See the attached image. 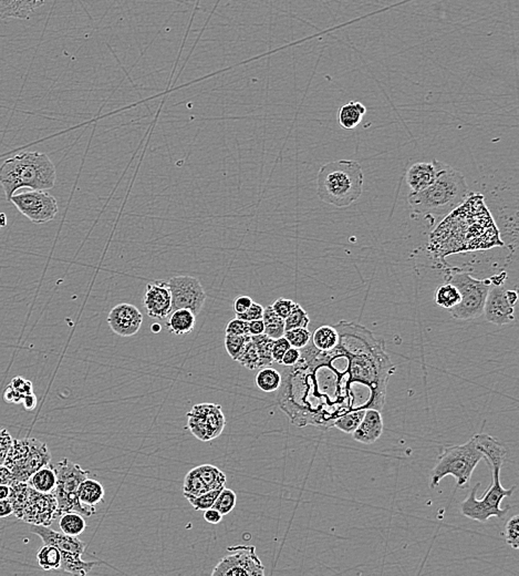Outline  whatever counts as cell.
<instances>
[{
    "label": "cell",
    "instance_id": "obj_37",
    "mask_svg": "<svg viewBox=\"0 0 519 576\" xmlns=\"http://www.w3.org/2000/svg\"><path fill=\"white\" fill-rule=\"evenodd\" d=\"M252 343L257 348L258 354L260 358V369L269 367L274 362L272 356V343L274 339L270 338L266 334L256 335V336H250Z\"/></svg>",
    "mask_w": 519,
    "mask_h": 576
},
{
    "label": "cell",
    "instance_id": "obj_39",
    "mask_svg": "<svg viewBox=\"0 0 519 576\" xmlns=\"http://www.w3.org/2000/svg\"><path fill=\"white\" fill-rule=\"evenodd\" d=\"M236 362H240L242 366L246 367L250 370L260 369V354H258L257 348L255 346L250 337L246 341V344H245L244 348H242V353H240Z\"/></svg>",
    "mask_w": 519,
    "mask_h": 576
},
{
    "label": "cell",
    "instance_id": "obj_23",
    "mask_svg": "<svg viewBox=\"0 0 519 576\" xmlns=\"http://www.w3.org/2000/svg\"><path fill=\"white\" fill-rule=\"evenodd\" d=\"M165 319L167 331L175 336L191 334L196 325V315L186 309H175Z\"/></svg>",
    "mask_w": 519,
    "mask_h": 576
},
{
    "label": "cell",
    "instance_id": "obj_59",
    "mask_svg": "<svg viewBox=\"0 0 519 576\" xmlns=\"http://www.w3.org/2000/svg\"><path fill=\"white\" fill-rule=\"evenodd\" d=\"M11 494V487L9 485H0V500H6Z\"/></svg>",
    "mask_w": 519,
    "mask_h": 576
},
{
    "label": "cell",
    "instance_id": "obj_51",
    "mask_svg": "<svg viewBox=\"0 0 519 576\" xmlns=\"http://www.w3.org/2000/svg\"><path fill=\"white\" fill-rule=\"evenodd\" d=\"M300 358V349L295 348V347H290L287 352L285 353L281 359V364L284 366H294Z\"/></svg>",
    "mask_w": 519,
    "mask_h": 576
},
{
    "label": "cell",
    "instance_id": "obj_10",
    "mask_svg": "<svg viewBox=\"0 0 519 576\" xmlns=\"http://www.w3.org/2000/svg\"><path fill=\"white\" fill-rule=\"evenodd\" d=\"M226 419L222 407L217 404H195L187 412V428L203 443L216 439L224 431Z\"/></svg>",
    "mask_w": 519,
    "mask_h": 576
},
{
    "label": "cell",
    "instance_id": "obj_2",
    "mask_svg": "<svg viewBox=\"0 0 519 576\" xmlns=\"http://www.w3.org/2000/svg\"><path fill=\"white\" fill-rule=\"evenodd\" d=\"M469 195L464 175L441 162L435 181L421 192L410 193L408 201L416 214L439 220L464 204Z\"/></svg>",
    "mask_w": 519,
    "mask_h": 576
},
{
    "label": "cell",
    "instance_id": "obj_41",
    "mask_svg": "<svg viewBox=\"0 0 519 576\" xmlns=\"http://www.w3.org/2000/svg\"><path fill=\"white\" fill-rule=\"evenodd\" d=\"M311 323V319L308 316L307 311L296 303L293 311H290L287 319H285V329L293 328H308V325Z\"/></svg>",
    "mask_w": 519,
    "mask_h": 576
},
{
    "label": "cell",
    "instance_id": "obj_3",
    "mask_svg": "<svg viewBox=\"0 0 519 576\" xmlns=\"http://www.w3.org/2000/svg\"><path fill=\"white\" fill-rule=\"evenodd\" d=\"M56 181V167L50 157L41 152H23L0 165V184L7 201H11V196L23 187L51 190Z\"/></svg>",
    "mask_w": 519,
    "mask_h": 576
},
{
    "label": "cell",
    "instance_id": "obj_55",
    "mask_svg": "<svg viewBox=\"0 0 519 576\" xmlns=\"http://www.w3.org/2000/svg\"><path fill=\"white\" fill-rule=\"evenodd\" d=\"M15 481L13 473L5 465H0V485H11Z\"/></svg>",
    "mask_w": 519,
    "mask_h": 576
},
{
    "label": "cell",
    "instance_id": "obj_50",
    "mask_svg": "<svg viewBox=\"0 0 519 576\" xmlns=\"http://www.w3.org/2000/svg\"><path fill=\"white\" fill-rule=\"evenodd\" d=\"M262 315H264V307L260 304L252 301L247 311H244L242 314H238L236 317L242 319V321H256V319H262Z\"/></svg>",
    "mask_w": 519,
    "mask_h": 576
},
{
    "label": "cell",
    "instance_id": "obj_11",
    "mask_svg": "<svg viewBox=\"0 0 519 576\" xmlns=\"http://www.w3.org/2000/svg\"><path fill=\"white\" fill-rule=\"evenodd\" d=\"M230 554L224 556L213 570V576H264L265 567L252 545L228 548Z\"/></svg>",
    "mask_w": 519,
    "mask_h": 576
},
{
    "label": "cell",
    "instance_id": "obj_56",
    "mask_svg": "<svg viewBox=\"0 0 519 576\" xmlns=\"http://www.w3.org/2000/svg\"><path fill=\"white\" fill-rule=\"evenodd\" d=\"M11 514H13V509L9 499L0 500V519L8 518Z\"/></svg>",
    "mask_w": 519,
    "mask_h": 576
},
{
    "label": "cell",
    "instance_id": "obj_62",
    "mask_svg": "<svg viewBox=\"0 0 519 576\" xmlns=\"http://www.w3.org/2000/svg\"><path fill=\"white\" fill-rule=\"evenodd\" d=\"M0 230H1V228H0Z\"/></svg>",
    "mask_w": 519,
    "mask_h": 576
},
{
    "label": "cell",
    "instance_id": "obj_30",
    "mask_svg": "<svg viewBox=\"0 0 519 576\" xmlns=\"http://www.w3.org/2000/svg\"><path fill=\"white\" fill-rule=\"evenodd\" d=\"M339 334L338 331L335 329V326H321L316 329L313 335H311V343L316 348L319 350H330L335 348L338 344Z\"/></svg>",
    "mask_w": 519,
    "mask_h": 576
},
{
    "label": "cell",
    "instance_id": "obj_27",
    "mask_svg": "<svg viewBox=\"0 0 519 576\" xmlns=\"http://www.w3.org/2000/svg\"><path fill=\"white\" fill-rule=\"evenodd\" d=\"M516 487H512L510 489L503 488L502 483H501V472H491V483L487 489L486 492L483 494L481 500L486 502L489 506L493 508H501V503L503 499L508 498L514 494Z\"/></svg>",
    "mask_w": 519,
    "mask_h": 576
},
{
    "label": "cell",
    "instance_id": "obj_16",
    "mask_svg": "<svg viewBox=\"0 0 519 576\" xmlns=\"http://www.w3.org/2000/svg\"><path fill=\"white\" fill-rule=\"evenodd\" d=\"M506 289L502 285H491L484 305L487 321L503 326L515 321V309L506 299Z\"/></svg>",
    "mask_w": 519,
    "mask_h": 576
},
{
    "label": "cell",
    "instance_id": "obj_48",
    "mask_svg": "<svg viewBox=\"0 0 519 576\" xmlns=\"http://www.w3.org/2000/svg\"><path fill=\"white\" fill-rule=\"evenodd\" d=\"M295 304L296 301H291V299H278L270 306H272V309L277 314L278 316L286 319L288 315H289L290 311H293Z\"/></svg>",
    "mask_w": 519,
    "mask_h": 576
},
{
    "label": "cell",
    "instance_id": "obj_36",
    "mask_svg": "<svg viewBox=\"0 0 519 576\" xmlns=\"http://www.w3.org/2000/svg\"><path fill=\"white\" fill-rule=\"evenodd\" d=\"M434 297L437 305L449 311L461 301V294L457 291V288L447 282L437 287Z\"/></svg>",
    "mask_w": 519,
    "mask_h": 576
},
{
    "label": "cell",
    "instance_id": "obj_54",
    "mask_svg": "<svg viewBox=\"0 0 519 576\" xmlns=\"http://www.w3.org/2000/svg\"><path fill=\"white\" fill-rule=\"evenodd\" d=\"M204 519L211 524H218L222 521L223 516L216 509L211 508L204 511Z\"/></svg>",
    "mask_w": 519,
    "mask_h": 576
},
{
    "label": "cell",
    "instance_id": "obj_1",
    "mask_svg": "<svg viewBox=\"0 0 519 576\" xmlns=\"http://www.w3.org/2000/svg\"><path fill=\"white\" fill-rule=\"evenodd\" d=\"M339 341L319 350L311 339L294 366L282 370L277 404L297 427L325 430L341 416L384 407L386 386L396 372L384 339L362 325L341 321Z\"/></svg>",
    "mask_w": 519,
    "mask_h": 576
},
{
    "label": "cell",
    "instance_id": "obj_20",
    "mask_svg": "<svg viewBox=\"0 0 519 576\" xmlns=\"http://www.w3.org/2000/svg\"><path fill=\"white\" fill-rule=\"evenodd\" d=\"M475 443L479 448L483 459L486 461L487 465L493 471H502L503 465L506 461L507 450L496 438L486 435V433H479L474 436Z\"/></svg>",
    "mask_w": 519,
    "mask_h": 576
},
{
    "label": "cell",
    "instance_id": "obj_60",
    "mask_svg": "<svg viewBox=\"0 0 519 576\" xmlns=\"http://www.w3.org/2000/svg\"><path fill=\"white\" fill-rule=\"evenodd\" d=\"M7 222V216H6L5 213H0V228H5Z\"/></svg>",
    "mask_w": 519,
    "mask_h": 576
},
{
    "label": "cell",
    "instance_id": "obj_29",
    "mask_svg": "<svg viewBox=\"0 0 519 576\" xmlns=\"http://www.w3.org/2000/svg\"><path fill=\"white\" fill-rule=\"evenodd\" d=\"M199 478L204 483L207 491L224 488L226 484V475L218 467L212 465H203L195 467Z\"/></svg>",
    "mask_w": 519,
    "mask_h": 576
},
{
    "label": "cell",
    "instance_id": "obj_40",
    "mask_svg": "<svg viewBox=\"0 0 519 576\" xmlns=\"http://www.w3.org/2000/svg\"><path fill=\"white\" fill-rule=\"evenodd\" d=\"M236 501H238L236 493L224 487L218 497H217L216 500H215L213 508L216 509L223 516H227L234 510L235 506H236Z\"/></svg>",
    "mask_w": 519,
    "mask_h": 576
},
{
    "label": "cell",
    "instance_id": "obj_46",
    "mask_svg": "<svg viewBox=\"0 0 519 576\" xmlns=\"http://www.w3.org/2000/svg\"><path fill=\"white\" fill-rule=\"evenodd\" d=\"M290 347L291 346H290L287 339L284 336L274 339L272 348V356L274 362H277V364L279 365L281 364L282 357H284V355H285V353L287 352Z\"/></svg>",
    "mask_w": 519,
    "mask_h": 576
},
{
    "label": "cell",
    "instance_id": "obj_13",
    "mask_svg": "<svg viewBox=\"0 0 519 576\" xmlns=\"http://www.w3.org/2000/svg\"><path fill=\"white\" fill-rule=\"evenodd\" d=\"M172 296V311L175 309H186L199 315L206 301L205 293L201 282L192 276H174L167 282Z\"/></svg>",
    "mask_w": 519,
    "mask_h": 576
},
{
    "label": "cell",
    "instance_id": "obj_32",
    "mask_svg": "<svg viewBox=\"0 0 519 576\" xmlns=\"http://www.w3.org/2000/svg\"><path fill=\"white\" fill-rule=\"evenodd\" d=\"M262 321L265 326L264 334L267 335L270 338L277 339L285 335V319L278 316L272 309V306H267L266 309H264Z\"/></svg>",
    "mask_w": 519,
    "mask_h": 576
},
{
    "label": "cell",
    "instance_id": "obj_26",
    "mask_svg": "<svg viewBox=\"0 0 519 576\" xmlns=\"http://www.w3.org/2000/svg\"><path fill=\"white\" fill-rule=\"evenodd\" d=\"M27 483L39 492L53 493L57 485V475L53 465L50 463L35 471Z\"/></svg>",
    "mask_w": 519,
    "mask_h": 576
},
{
    "label": "cell",
    "instance_id": "obj_57",
    "mask_svg": "<svg viewBox=\"0 0 519 576\" xmlns=\"http://www.w3.org/2000/svg\"><path fill=\"white\" fill-rule=\"evenodd\" d=\"M21 402H23V407H25L26 409L33 410L35 409V406H37V397H35V394L33 392V394H27V396H25V397L23 398V400H21Z\"/></svg>",
    "mask_w": 519,
    "mask_h": 576
},
{
    "label": "cell",
    "instance_id": "obj_22",
    "mask_svg": "<svg viewBox=\"0 0 519 576\" xmlns=\"http://www.w3.org/2000/svg\"><path fill=\"white\" fill-rule=\"evenodd\" d=\"M45 0H0V19H29Z\"/></svg>",
    "mask_w": 519,
    "mask_h": 576
},
{
    "label": "cell",
    "instance_id": "obj_28",
    "mask_svg": "<svg viewBox=\"0 0 519 576\" xmlns=\"http://www.w3.org/2000/svg\"><path fill=\"white\" fill-rule=\"evenodd\" d=\"M99 562H86L82 560V555L79 554H61L60 570L72 574V575H86Z\"/></svg>",
    "mask_w": 519,
    "mask_h": 576
},
{
    "label": "cell",
    "instance_id": "obj_43",
    "mask_svg": "<svg viewBox=\"0 0 519 576\" xmlns=\"http://www.w3.org/2000/svg\"><path fill=\"white\" fill-rule=\"evenodd\" d=\"M284 337L287 339L290 346L301 349L307 346L308 343L311 341V333L308 328L288 329L285 331Z\"/></svg>",
    "mask_w": 519,
    "mask_h": 576
},
{
    "label": "cell",
    "instance_id": "obj_19",
    "mask_svg": "<svg viewBox=\"0 0 519 576\" xmlns=\"http://www.w3.org/2000/svg\"><path fill=\"white\" fill-rule=\"evenodd\" d=\"M441 162L433 160L432 162H418L410 167L406 172V183L411 189V193L421 192L435 181L439 173Z\"/></svg>",
    "mask_w": 519,
    "mask_h": 576
},
{
    "label": "cell",
    "instance_id": "obj_49",
    "mask_svg": "<svg viewBox=\"0 0 519 576\" xmlns=\"http://www.w3.org/2000/svg\"><path fill=\"white\" fill-rule=\"evenodd\" d=\"M225 331H226L227 335H242V336L250 335V333H248V321H242V319L236 317V319H232L228 323Z\"/></svg>",
    "mask_w": 519,
    "mask_h": 576
},
{
    "label": "cell",
    "instance_id": "obj_52",
    "mask_svg": "<svg viewBox=\"0 0 519 576\" xmlns=\"http://www.w3.org/2000/svg\"><path fill=\"white\" fill-rule=\"evenodd\" d=\"M252 301H254L250 299V296H240V297H238V299H235L234 303L235 314L238 315V314H242L244 311H247Z\"/></svg>",
    "mask_w": 519,
    "mask_h": 576
},
{
    "label": "cell",
    "instance_id": "obj_42",
    "mask_svg": "<svg viewBox=\"0 0 519 576\" xmlns=\"http://www.w3.org/2000/svg\"><path fill=\"white\" fill-rule=\"evenodd\" d=\"M223 488L216 489V490L203 493V494L199 497L189 496V494H184V497L195 510L205 511L207 510V509L213 508L215 500H216L217 497H218V494H220Z\"/></svg>",
    "mask_w": 519,
    "mask_h": 576
},
{
    "label": "cell",
    "instance_id": "obj_58",
    "mask_svg": "<svg viewBox=\"0 0 519 576\" xmlns=\"http://www.w3.org/2000/svg\"><path fill=\"white\" fill-rule=\"evenodd\" d=\"M506 299L510 306L515 307V305L517 304V301H518V294H517L516 291H506Z\"/></svg>",
    "mask_w": 519,
    "mask_h": 576
},
{
    "label": "cell",
    "instance_id": "obj_12",
    "mask_svg": "<svg viewBox=\"0 0 519 576\" xmlns=\"http://www.w3.org/2000/svg\"><path fill=\"white\" fill-rule=\"evenodd\" d=\"M9 202L13 203L19 212L35 224H43L55 220L58 214L56 197L47 191L31 190L13 194Z\"/></svg>",
    "mask_w": 519,
    "mask_h": 576
},
{
    "label": "cell",
    "instance_id": "obj_38",
    "mask_svg": "<svg viewBox=\"0 0 519 576\" xmlns=\"http://www.w3.org/2000/svg\"><path fill=\"white\" fill-rule=\"evenodd\" d=\"M364 412H366V410L363 409L353 410V411L348 412V414H345V415L341 416L340 418L335 420L333 427L345 432V433L352 435L353 432L356 431L357 428L360 425Z\"/></svg>",
    "mask_w": 519,
    "mask_h": 576
},
{
    "label": "cell",
    "instance_id": "obj_4",
    "mask_svg": "<svg viewBox=\"0 0 519 576\" xmlns=\"http://www.w3.org/2000/svg\"><path fill=\"white\" fill-rule=\"evenodd\" d=\"M363 172L358 162L338 160L323 165L317 175L318 196L337 208H347L362 195Z\"/></svg>",
    "mask_w": 519,
    "mask_h": 576
},
{
    "label": "cell",
    "instance_id": "obj_44",
    "mask_svg": "<svg viewBox=\"0 0 519 576\" xmlns=\"http://www.w3.org/2000/svg\"><path fill=\"white\" fill-rule=\"evenodd\" d=\"M250 337V335L242 336V335L226 334V337H225V348H226L230 358L235 362L238 360V356L242 353V348H244L245 344H246V341L248 340Z\"/></svg>",
    "mask_w": 519,
    "mask_h": 576
},
{
    "label": "cell",
    "instance_id": "obj_25",
    "mask_svg": "<svg viewBox=\"0 0 519 576\" xmlns=\"http://www.w3.org/2000/svg\"><path fill=\"white\" fill-rule=\"evenodd\" d=\"M104 485L94 479L86 478L79 487L78 497L80 502L86 506L96 508L104 499Z\"/></svg>",
    "mask_w": 519,
    "mask_h": 576
},
{
    "label": "cell",
    "instance_id": "obj_47",
    "mask_svg": "<svg viewBox=\"0 0 519 576\" xmlns=\"http://www.w3.org/2000/svg\"><path fill=\"white\" fill-rule=\"evenodd\" d=\"M13 437L6 428L0 427V465L5 463L6 458L13 445Z\"/></svg>",
    "mask_w": 519,
    "mask_h": 576
},
{
    "label": "cell",
    "instance_id": "obj_24",
    "mask_svg": "<svg viewBox=\"0 0 519 576\" xmlns=\"http://www.w3.org/2000/svg\"><path fill=\"white\" fill-rule=\"evenodd\" d=\"M367 113V108L361 102L350 101L340 106L338 112V120L341 128L352 130L358 127Z\"/></svg>",
    "mask_w": 519,
    "mask_h": 576
},
{
    "label": "cell",
    "instance_id": "obj_8",
    "mask_svg": "<svg viewBox=\"0 0 519 576\" xmlns=\"http://www.w3.org/2000/svg\"><path fill=\"white\" fill-rule=\"evenodd\" d=\"M445 278L446 282L453 284L461 294V301L449 311L452 317L459 321H471L481 316L487 294L493 285L491 279H476L471 277V274L457 270L450 272Z\"/></svg>",
    "mask_w": 519,
    "mask_h": 576
},
{
    "label": "cell",
    "instance_id": "obj_17",
    "mask_svg": "<svg viewBox=\"0 0 519 576\" xmlns=\"http://www.w3.org/2000/svg\"><path fill=\"white\" fill-rule=\"evenodd\" d=\"M31 533L38 536L43 544L56 546L61 554H79L82 555L86 550V544L78 536H68L63 532H57L49 526H31Z\"/></svg>",
    "mask_w": 519,
    "mask_h": 576
},
{
    "label": "cell",
    "instance_id": "obj_6",
    "mask_svg": "<svg viewBox=\"0 0 519 576\" xmlns=\"http://www.w3.org/2000/svg\"><path fill=\"white\" fill-rule=\"evenodd\" d=\"M483 455L475 443L474 437L461 445H452L444 450L430 473V488L435 489L446 475H452L459 488L469 487L471 475Z\"/></svg>",
    "mask_w": 519,
    "mask_h": 576
},
{
    "label": "cell",
    "instance_id": "obj_14",
    "mask_svg": "<svg viewBox=\"0 0 519 576\" xmlns=\"http://www.w3.org/2000/svg\"><path fill=\"white\" fill-rule=\"evenodd\" d=\"M143 323V315L132 304L116 305L108 315V323L114 334L132 337L139 333Z\"/></svg>",
    "mask_w": 519,
    "mask_h": 576
},
{
    "label": "cell",
    "instance_id": "obj_45",
    "mask_svg": "<svg viewBox=\"0 0 519 576\" xmlns=\"http://www.w3.org/2000/svg\"><path fill=\"white\" fill-rule=\"evenodd\" d=\"M505 541L510 548L518 550L519 548V516H514L507 521L505 526Z\"/></svg>",
    "mask_w": 519,
    "mask_h": 576
},
{
    "label": "cell",
    "instance_id": "obj_61",
    "mask_svg": "<svg viewBox=\"0 0 519 576\" xmlns=\"http://www.w3.org/2000/svg\"><path fill=\"white\" fill-rule=\"evenodd\" d=\"M151 328L152 331H155V333H157V331H160V328H161V327H160V325H157V323H155V325H152Z\"/></svg>",
    "mask_w": 519,
    "mask_h": 576
},
{
    "label": "cell",
    "instance_id": "obj_7",
    "mask_svg": "<svg viewBox=\"0 0 519 576\" xmlns=\"http://www.w3.org/2000/svg\"><path fill=\"white\" fill-rule=\"evenodd\" d=\"M53 469L57 475V485L53 494L58 503V518L67 512H78L81 516H94L96 512V508L84 506L78 497L79 487L82 481L89 478V471L84 470L80 465L69 459H62L53 465Z\"/></svg>",
    "mask_w": 519,
    "mask_h": 576
},
{
    "label": "cell",
    "instance_id": "obj_31",
    "mask_svg": "<svg viewBox=\"0 0 519 576\" xmlns=\"http://www.w3.org/2000/svg\"><path fill=\"white\" fill-rule=\"evenodd\" d=\"M33 388L31 382L23 380L21 377H16L6 388L4 399L9 404H21L25 396L33 394Z\"/></svg>",
    "mask_w": 519,
    "mask_h": 576
},
{
    "label": "cell",
    "instance_id": "obj_18",
    "mask_svg": "<svg viewBox=\"0 0 519 576\" xmlns=\"http://www.w3.org/2000/svg\"><path fill=\"white\" fill-rule=\"evenodd\" d=\"M479 487H481V483H477L474 488L471 489L469 497L461 503L462 514L471 520L481 522V524H485L489 518H493V516L499 519L504 518L512 506H507L505 509H496L489 506L483 500H479L476 498V493Z\"/></svg>",
    "mask_w": 519,
    "mask_h": 576
},
{
    "label": "cell",
    "instance_id": "obj_53",
    "mask_svg": "<svg viewBox=\"0 0 519 576\" xmlns=\"http://www.w3.org/2000/svg\"><path fill=\"white\" fill-rule=\"evenodd\" d=\"M264 331H265V326H264L262 319L248 321V333H250V336L264 334Z\"/></svg>",
    "mask_w": 519,
    "mask_h": 576
},
{
    "label": "cell",
    "instance_id": "obj_21",
    "mask_svg": "<svg viewBox=\"0 0 519 576\" xmlns=\"http://www.w3.org/2000/svg\"><path fill=\"white\" fill-rule=\"evenodd\" d=\"M384 432V419L380 410L366 409L360 425L353 432V439L363 445H372Z\"/></svg>",
    "mask_w": 519,
    "mask_h": 576
},
{
    "label": "cell",
    "instance_id": "obj_33",
    "mask_svg": "<svg viewBox=\"0 0 519 576\" xmlns=\"http://www.w3.org/2000/svg\"><path fill=\"white\" fill-rule=\"evenodd\" d=\"M61 532L68 536H79L86 528L84 516L78 512L63 513L59 521Z\"/></svg>",
    "mask_w": 519,
    "mask_h": 576
},
{
    "label": "cell",
    "instance_id": "obj_35",
    "mask_svg": "<svg viewBox=\"0 0 519 576\" xmlns=\"http://www.w3.org/2000/svg\"><path fill=\"white\" fill-rule=\"evenodd\" d=\"M37 561L41 569L45 571H52V570H60L61 553L56 546L43 544V548L39 550L37 554Z\"/></svg>",
    "mask_w": 519,
    "mask_h": 576
},
{
    "label": "cell",
    "instance_id": "obj_15",
    "mask_svg": "<svg viewBox=\"0 0 519 576\" xmlns=\"http://www.w3.org/2000/svg\"><path fill=\"white\" fill-rule=\"evenodd\" d=\"M142 301L150 317L167 319L172 311V296L167 282L155 281L147 284Z\"/></svg>",
    "mask_w": 519,
    "mask_h": 576
},
{
    "label": "cell",
    "instance_id": "obj_34",
    "mask_svg": "<svg viewBox=\"0 0 519 576\" xmlns=\"http://www.w3.org/2000/svg\"><path fill=\"white\" fill-rule=\"evenodd\" d=\"M256 384L264 392H277L281 384V375L276 369L265 367L256 376Z\"/></svg>",
    "mask_w": 519,
    "mask_h": 576
},
{
    "label": "cell",
    "instance_id": "obj_5",
    "mask_svg": "<svg viewBox=\"0 0 519 576\" xmlns=\"http://www.w3.org/2000/svg\"><path fill=\"white\" fill-rule=\"evenodd\" d=\"M9 501L13 516L30 526H50L57 516L56 497L53 493H43L31 488L27 482L13 481L11 485Z\"/></svg>",
    "mask_w": 519,
    "mask_h": 576
},
{
    "label": "cell",
    "instance_id": "obj_9",
    "mask_svg": "<svg viewBox=\"0 0 519 576\" xmlns=\"http://www.w3.org/2000/svg\"><path fill=\"white\" fill-rule=\"evenodd\" d=\"M51 463L48 445L35 438L13 440L4 465L11 471L15 481L27 482L31 475Z\"/></svg>",
    "mask_w": 519,
    "mask_h": 576
}]
</instances>
